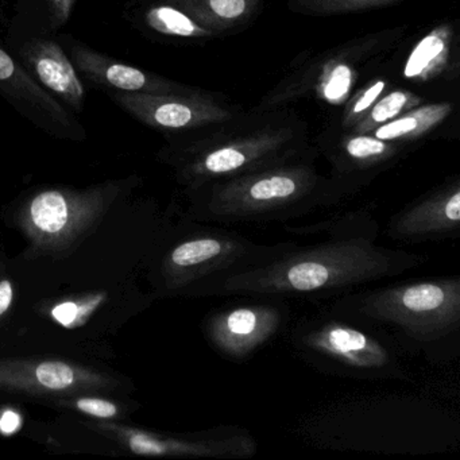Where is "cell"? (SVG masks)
Segmentation results:
<instances>
[{
    "instance_id": "1",
    "label": "cell",
    "mask_w": 460,
    "mask_h": 460,
    "mask_svg": "<svg viewBox=\"0 0 460 460\" xmlns=\"http://www.w3.org/2000/svg\"><path fill=\"white\" fill-rule=\"evenodd\" d=\"M374 208L370 204L311 227L288 226V231L301 233L300 235L327 231L330 236L312 246L298 244L258 268L195 285L182 296L338 297L365 285L401 276L427 262L428 258L422 254L376 244L378 225L374 219Z\"/></svg>"
},
{
    "instance_id": "2",
    "label": "cell",
    "mask_w": 460,
    "mask_h": 460,
    "mask_svg": "<svg viewBox=\"0 0 460 460\" xmlns=\"http://www.w3.org/2000/svg\"><path fill=\"white\" fill-rule=\"evenodd\" d=\"M311 158L305 155L187 190L188 220L220 225L285 223L341 204L358 192L333 176H320Z\"/></svg>"
},
{
    "instance_id": "3",
    "label": "cell",
    "mask_w": 460,
    "mask_h": 460,
    "mask_svg": "<svg viewBox=\"0 0 460 460\" xmlns=\"http://www.w3.org/2000/svg\"><path fill=\"white\" fill-rule=\"evenodd\" d=\"M325 308L382 331L401 351L422 354L429 362H449L459 354V276L352 290Z\"/></svg>"
},
{
    "instance_id": "4",
    "label": "cell",
    "mask_w": 460,
    "mask_h": 460,
    "mask_svg": "<svg viewBox=\"0 0 460 460\" xmlns=\"http://www.w3.org/2000/svg\"><path fill=\"white\" fill-rule=\"evenodd\" d=\"M290 343L301 359L328 376L368 381L409 379L401 349L390 336L325 306L293 325Z\"/></svg>"
},
{
    "instance_id": "5",
    "label": "cell",
    "mask_w": 460,
    "mask_h": 460,
    "mask_svg": "<svg viewBox=\"0 0 460 460\" xmlns=\"http://www.w3.org/2000/svg\"><path fill=\"white\" fill-rule=\"evenodd\" d=\"M297 246L257 243L236 231L193 226L161 254L158 287L165 295L182 296L195 285L265 265Z\"/></svg>"
},
{
    "instance_id": "6",
    "label": "cell",
    "mask_w": 460,
    "mask_h": 460,
    "mask_svg": "<svg viewBox=\"0 0 460 460\" xmlns=\"http://www.w3.org/2000/svg\"><path fill=\"white\" fill-rule=\"evenodd\" d=\"M305 155L298 136L288 128H266L184 145L166 155L187 190L252 173Z\"/></svg>"
},
{
    "instance_id": "7",
    "label": "cell",
    "mask_w": 460,
    "mask_h": 460,
    "mask_svg": "<svg viewBox=\"0 0 460 460\" xmlns=\"http://www.w3.org/2000/svg\"><path fill=\"white\" fill-rule=\"evenodd\" d=\"M119 192V182L90 190L48 188L29 199L18 222L37 250L64 252L98 225Z\"/></svg>"
},
{
    "instance_id": "8",
    "label": "cell",
    "mask_w": 460,
    "mask_h": 460,
    "mask_svg": "<svg viewBox=\"0 0 460 460\" xmlns=\"http://www.w3.org/2000/svg\"><path fill=\"white\" fill-rule=\"evenodd\" d=\"M289 317L284 301L235 304L215 308L204 317L203 335L220 357L242 363L273 341Z\"/></svg>"
},
{
    "instance_id": "9",
    "label": "cell",
    "mask_w": 460,
    "mask_h": 460,
    "mask_svg": "<svg viewBox=\"0 0 460 460\" xmlns=\"http://www.w3.org/2000/svg\"><path fill=\"white\" fill-rule=\"evenodd\" d=\"M115 386L111 376L66 360H0V392L12 394L66 398Z\"/></svg>"
},
{
    "instance_id": "10",
    "label": "cell",
    "mask_w": 460,
    "mask_h": 460,
    "mask_svg": "<svg viewBox=\"0 0 460 460\" xmlns=\"http://www.w3.org/2000/svg\"><path fill=\"white\" fill-rule=\"evenodd\" d=\"M0 96L36 128L58 139H87L77 115L45 91L17 56L0 42Z\"/></svg>"
},
{
    "instance_id": "11",
    "label": "cell",
    "mask_w": 460,
    "mask_h": 460,
    "mask_svg": "<svg viewBox=\"0 0 460 460\" xmlns=\"http://www.w3.org/2000/svg\"><path fill=\"white\" fill-rule=\"evenodd\" d=\"M385 234L392 241L411 244L459 238V177L446 180L395 212Z\"/></svg>"
},
{
    "instance_id": "12",
    "label": "cell",
    "mask_w": 460,
    "mask_h": 460,
    "mask_svg": "<svg viewBox=\"0 0 460 460\" xmlns=\"http://www.w3.org/2000/svg\"><path fill=\"white\" fill-rule=\"evenodd\" d=\"M13 53L33 79L64 107L82 114L87 88L64 45L44 34H26L12 45Z\"/></svg>"
},
{
    "instance_id": "13",
    "label": "cell",
    "mask_w": 460,
    "mask_h": 460,
    "mask_svg": "<svg viewBox=\"0 0 460 460\" xmlns=\"http://www.w3.org/2000/svg\"><path fill=\"white\" fill-rule=\"evenodd\" d=\"M109 95L126 114L160 131L195 130L228 117L225 109L190 91L166 95L109 91Z\"/></svg>"
},
{
    "instance_id": "14",
    "label": "cell",
    "mask_w": 460,
    "mask_h": 460,
    "mask_svg": "<svg viewBox=\"0 0 460 460\" xmlns=\"http://www.w3.org/2000/svg\"><path fill=\"white\" fill-rule=\"evenodd\" d=\"M60 42L68 52L80 76L103 90L152 93V95H166V93L188 91L187 88L180 87L176 83L166 80L165 77L157 76L144 69L115 60L83 44L72 36L61 37Z\"/></svg>"
},
{
    "instance_id": "15",
    "label": "cell",
    "mask_w": 460,
    "mask_h": 460,
    "mask_svg": "<svg viewBox=\"0 0 460 460\" xmlns=\"http://www.w3.org/2000/svg\"><path fill=\"white\" fill-rule=\"evenodd\" d=\"M403 147L373 134L351 133L328 149L327 155L332 163V176L359 192L378 172L400 157Z\"/></svg>"
},
{
    "instance_id": "16",
    "label": "cell",
    "mask_w": 460,
    "mask_h": 460,
    "mask_svg": "<svg viewBox=\"0 0 460 460\" xmlns=\"http://www.w3.org/2000/svg\"><path fill=\"white\" fill-rule=\"evenodd\" d=\"M125 17L131 25L177 39H199L211 34V31L199 25L192 17L166 0L163 2H131Z\"/></svg>"
},
{
    "instance_id": "17",
    "label": "cell",
    "mask_w": 460,
    "mask_h": 460,
    "mask_svg": "<svg viewBox=\"0 0 460 460\" xmlns=\"http://www.w3.org/2000/svg\"><path fill=\"white\" fill-rule=\"evenodd\" d=\"M452 111V104L436 103L409 110L390 122L373 131L374 137L382 141L406 146L435 130Z\"/></svg>"
},
{
    "instance_id": "18",
    "label": "cell",
    "mask_w": 460,
    "mask_h": 460,
    "mask_svg": "<svg viewBox=\"0 0 460 460\" xmlns=\"http://www.w3.org/2000/svg\"><path fill=\"white\" fill-rule=\"evenodd\" d=\"M451 39V31L441 26L420 40L403 66L405 79L427 82L440 75L448 66Z\"/></svg>"
},
{
    "instance_id": "19",
    "label": "cell",
    "mask_w": 460,
    "mask_h": 460,
    "mask_svg": "<svg viewBox=\"0 0 460 460\" xmlns=\"http://www.w3.org/2000/svg\"><path fill=\"white\" fill-rule=\"evenodd\" d=\"M203 28L226 29L243 22L254 10L255 0H166ZM209 31V29H208Z\"/></svg>"
},
{
    "instance_id": "20",
    "label": "cell",
    "mask_w": 460,
    "mask_h": 460,
    "mask_svg": "<svg viewBox=\"0 0 460 460\" xmlns=\"http://www.w3.org/2000/svg\"><path fill=\"white\" fill-rule=\"evenodd\" d=\"M420 103H421V98L413 93L406 91H392L373 104L365 117L351 128L352 133H373L379 126L400 117L403 112L419 106Z\"/></svg>"
},
{
    "instance_id": "21",
    "label": "cell",
    "mask_w": 460,
    "mask_h": 460,
    "mask_svg": "<svg viewBox=\"0 0 460 460\" xmlns=\"http://www.w3.org/2000/svg\"><path fill=\"white\" fill-rule=\"evenodd\" d=\"M104 295H91L77 300L61 301L53 306L50 314L55 322L68 330L82 327L90 319L91 314L103 303Z\"/></svg>"
},
{
    "instance_id": "22",
    "label": "cell",
    "mask_w": 460,
    "mask_h": 460,
    "mask_svg": "<svg viewBox=\"0 0 460 460\" xmlns=\"http://www.w3.org/2000/svg\"><path fill=\"white\" fill-rule=\"evenodd\" d=\"M398 0H295L298 9L306 14H344L373 7L386 6Z\"/></svg>"
},
{
    "instance_id": "23",
    "label": "cell",
    "mask_w": 460,
    "mask_h": 460,
    "mask_svg": "<svg viewBox=\"0 0 460 460\" xmlns=\"http://www.w3.org/2000/svg\"><path fill=\"white\" fill-rule=\"evenodd\" d=\"M354 83V69L347 63H335L325 69L320 82V91L324 101L331 104H341L347 101Z\"/></svg>"
},
{
    "instance_id": "24",
    "label": "cell",
    "mask_w": 460,
    "mask_h": 460,
    "mask_svg": "<svg viewBox=\"0 0 460 460\" xmlns=\"http://www.w3.org/2000/svg\"><path fill=\"white\" fill-rule=\"evenodd\" d=\"M40 22L36 33L53 36L66 26L74 14L77 0H37Z\"/></svg>"
},
{
    "instance_id": "25",
    "label": "cell",
    "mask_w": 460,
    "mask_h": 460,
    "mask_svg": "<svg viewBox=\"0 0 460 460\" xmlns=\"http://www.w3.org/2000/svg\"><path fill=\"white\" fill-rule=\"evenodd\" d=\"M58 403L82 411L85 416L104 420V421H110L120 416V408L118 403L101 397H90L84 394L71 395L58 401Z\"/></svg>"
},
{
    "instance_id": "26",
    "label": "cell",
    "mask_w": 460,
    "mask_h": 460,
    "mask_svg": "<svg viewBox=\"0 0 460 460\" xmlns=\"http://www.w3.org/2000/svg\"><path fill=\"white\" fill-rule=\"evenodd\" d=\"M385 90H386V82L378 80V82L373 83L370 87L366 88L362 93H359V96L349 104L346 114H344L346 128H354L365 117L366 112L373 107V104L381 98Z\"/></svg>"
},
{
    "instance_id": "27",
    "label": "cell",
    "mask_w": 460,
    "mask_h": 460,
    "mask_svg": "<svg viewBox=\"0 0 460 460\" xmlns=\"http://www.w3.org/2000/svg\"><path fill=\"white\" fill-rule=\"evenodd\" d=\"M21 425H22V419L17 411L7 409L0 414V432L4 433V435H12V433L17 432Z\"/></svg>"
},
{
    "instance_id": "28",
    "label": "cell",
    "mask_w": 460,
    "mask_h": 460,
    "mask_svg": "<svg viewBox=\"0 0 460 460\" xmlns=\"http://www.w3.org/2000/svg\"><path fill=\"white\" fill-rule=\"evenodd\" d=\"M14 298V287L10 279L0 281V317L4 316L13 304Z\"/></svg>"
}]
</instances>
